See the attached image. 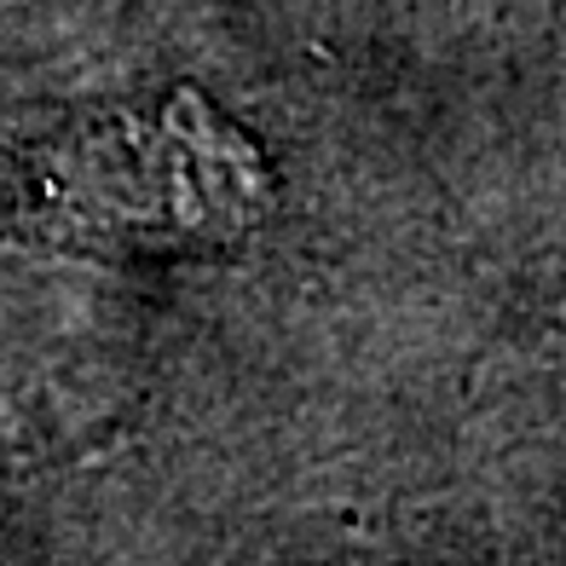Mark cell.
<instances>
[{"label":"cell","instance_id":"6da1fadb","mask_svg":"<svg viewBox=\"0 0 566 566\" xmlns=\"http://www.w3.org/2000/svg\"><path fill=\"white\" fill-rule=\"evenodd\" d=\"M261 209V157L197 98L163 122L87 127L0 186V226L75 249H226L249 238Z\"/></svg>","mask_w":566,"mask_h":566}]
</instances>
